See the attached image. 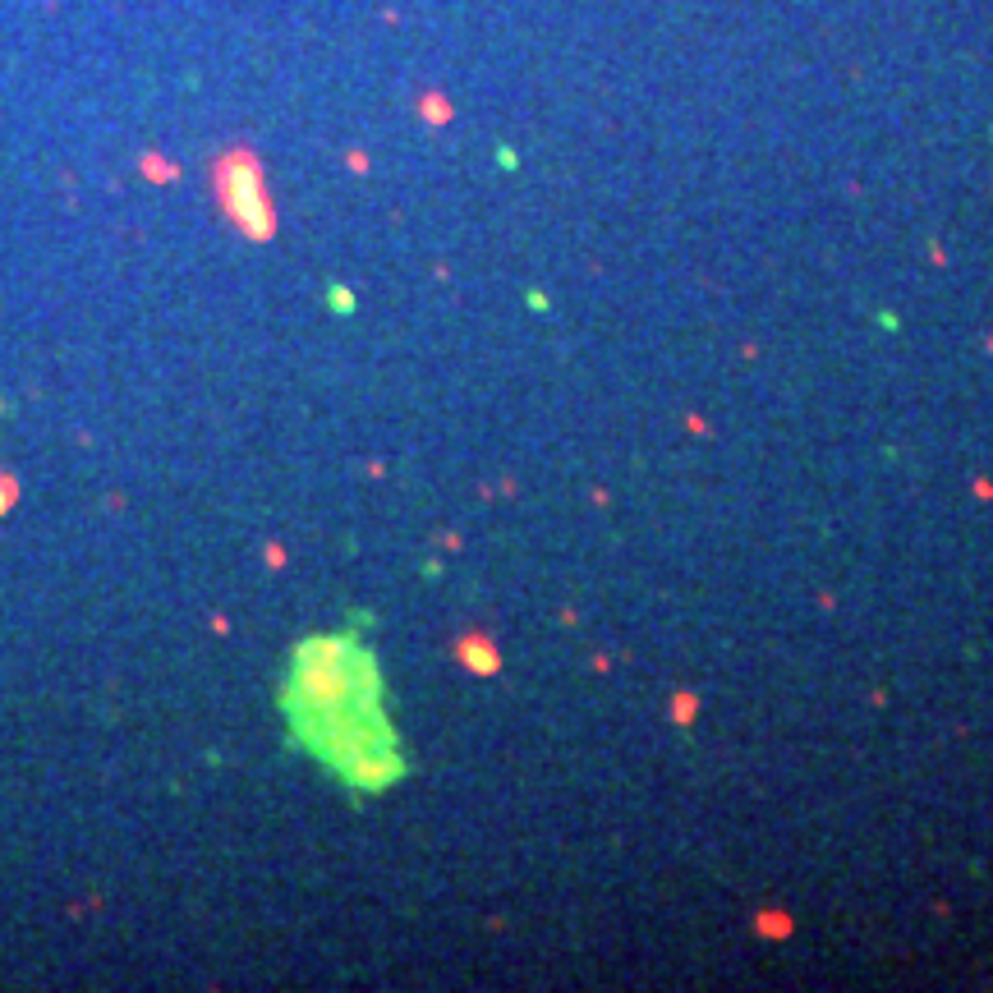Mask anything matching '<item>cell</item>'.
<instances>
[{"instance_id":"6da1fadb","label":"cell","mask_w":993,"mask_h":993,"mask_svg":"<svg viewBox=\"0 0 993 993\" xmlns=\"http://www.w3.org/2000/svg\"><path fill=\"white\" fill-rule=\"evenodd\" d=\"M281 709L304 750L350 791H386L405 777L401 740L382 709V672L355 635H313L290 658Z\"/></svg>"},{"instance_id":"7a4b0ae2","label":"cell","mask_w":993,"mask_h":993,"mask_svg":"<svg viewBox=\"0 0 993 993\" xmlns=\"http://www.w3.org/2000/svg\"><path fill=\"white\" fill-rule=\"evenodd\" d=\"M217 193H221L226 217L248 239H272L276 217H272L267 189H263V171H258V162L248 153H230L226 162H217Z\"/></svg>"},{"instance_id":"3957f363","label":"cell","mask_w":993,"mask_h":993,"mask_svg":"<svg viewBox=\"0 0 993 993\" xmlns=\"http://www.w3.org/2000/svg\"><path fill=\"white\" fill-rule=\"evenodd\" d=\"M10 502H14V483L0 478V511H10Z\"/></svg>"}]
</instances>
